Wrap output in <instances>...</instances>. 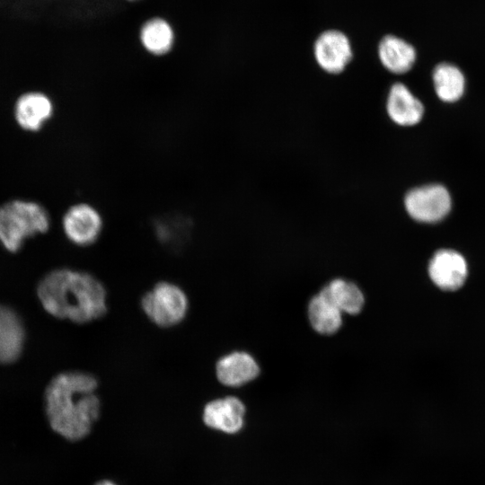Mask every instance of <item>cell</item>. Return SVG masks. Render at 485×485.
I'll use <instances>...</instances> for the list:
<instances>
[{
  "instance_id": "6da1fadb",
  "label": "cell",
  "mask_w": 485,
  "mask_h": 485,
  "mask_svg": "<svg viewBox=\"0 0 485 485\" xmlns=\"http://www.w3.org/2000/svg\"><path fill=\"white\" fill-rule=\"evenodd\" d=\"M36 295L47 313L59 320L84 324L107 312V292L88 272L69 268L54 269L38 282Z\"/></svg>"
},
{
  "instance_id": "7a4b0ae2",
  "label": "cell",
  "mask_w": 485,
  "mask_h": 485,
  "mask_svg": "<svg viewBox=\"0 0 485 485\" xmlns=\"http://www.w3.org/2000/svg\"><path fill=\"white\" fill-rule=\"evenodd\" d=\"M94 375L82 371H66L48 384L45 409L54 431L70 440L84 437L100 413V400L94 393Z\"/></svg>"
},
{
  "instance_id": "277c9868",
  "label": "cell",
  "mask_w": 485,
  "mask_h": 485,
  "mask_svg": "<svg viewBox=\"0 0 485 485\" xmlns=\"http://www.w3.org/2000/svg\"><path fill=\"white\" fill-rule=\"evenodd\" d=\"M141 308L155 325L170 328L179 324L186 317L189 299L178 285L161 281L142 296Z\"/></svg>"
},
{
  "instance_id": "30bf717a",
  "label": "cell",
  "mask_w": 485,
  "mask_h": 485,
  "mask_svg": "<svg viewBox=\"0 0 485 485\" xmlns=\"http://www.w3.org/2000/svg\"><path fill=\"white\" fill-rule=\"evenodd\" d=\"M314 57L326 72L340 73L352 58L349 40L339 31H324L314 43Z\"/></svg>"
},
{
  "instance_id": "2e32d148",
  "label": "cell",
  "mask_w": 485,
  "mask_h": 485,
  "mask_svg": "<svg viewBox=\"0 0 485 485\" xmlns=\"http://www.w3.org/2000/svg\"><path fill=\"white\" fill-rule=\"evenodd\" d=\"M341 313H358L364 304L361 290L352 282L337 278L321 291Z\"/></svg>"
},
{
  "instance_id": "ffe728a7",
  "label": "cell",
  "mask_w": 485,
  "mask_h": 485,
  "mask_svg": "<svg viewBox=\"0 0 485 485\" xmlns=\"http://www.w3.org/2000/svg\"><path fill=\"white\" fill-rule=\"evenodd\" d=\"M96 485H116V484L109 481H102L98 482Z\"/></svg>"
},
{
  "instance_id": "4fadbf2b",
  "label": "cell",
  "mask_w": 485,
  "mask_h": 485,
  "mask_svg": "<svg viewBox=\"0 0 485 485\" xmlns=\"http://www.w3.org/2000/svg\"><path fill=\"white\" fill-rule=\"evenodd\" d=\"M386 110L391 119L400 126L418 124L424 113L422 103L401 83L391 87Z\"/></svg>"
},
{
  "instance_id": "7c38bea8",
  "label": "cell",
  "mask_w": 485,
  "mask_h": 485,
  "mask_svg": "<svg viewBox=\"0 0 485 485\" xmlns=\"http://www.w3.org/2000/svg\"><path fill=\"white\" fill-rule=\"evenodd\" d=\"M216 373L224 385L237 387L255 379L260 368L254 358L245 352L235 351L222 357L216 363Z\"/></svg>"
},
{
  "instance_id": "5b68a950",
  "label": "cell",
  "mask_w": 485,
  "mask_h": 485,
  "mask_svg": "<svg viewBox=\"0 0 485 485\" xmlns=\"http://www.w3.org/2000/svg\"><path fill=\"white\" fill-rule=\"evenodd\" d=\"M404 204L413 219L423 223H436L449 213L451 198L444 186L431 184L410 190L405 196Z\"/></svg>"
},
{
  "instance_id": "ba28073f",
  "label": "cell",
  "mask_w": 485,
  "mask_h": 485,
  "mask_svg": "<svg viewBox=\"0 0 485 485\" xmlns=\"http://www.w3.org/2000/svg\"><path fill=\"white\" fill-rule=\"evenodd\" d=\"M245 414L243 402L237 397L227 396L209 401L204 408L203 420L213 429L234 435L242 429Z\"/></svg>"
},
{
  "instance_id": "ac0fdd59",
  "label": "cell",
  "mask_w": 485,
  "mask_h": 485,
  "mask_svg": "<svg viewBox=\"0 0 485 485\" xmlns=\"http://www.w3.org/2000/svg\"><path fill=\"white\" fill-rule=\"evenodd\" d=\"M433 82L436 93L443 101H456L463 94L464 76L454 65L442 63L436 66L433 72Z\"/></svg>"
},
{
  "instance_id": "e0dca14e",
  "label": "cell",
  "mask_w": 485,
  "mask_h": 485,
  "mask_svg": "<svg viewBox=\"0 0 485 485\" xmlns=\"http://www.w3.org/2000/svg\"><path fill=\"white\" fill-rule=\"evenodd\" d=\"M308 316L313 328L322 334H332L341 325V312L322 293L312 298Z\"/></svg>"
},
{
  "instance_id": "3957f363",
  "label": "cell",
  "mask_w": 485,
  "mask_h": 485,
  "mask_svg": "<svg viewBox=\"0 0 485 485\" xmlns=\"http://www.w3.org/2000/svg\"><path fill=\"white\" fill-rule=\"evenodd\" d=\"M50 225V216L40 203L9 200L0 206V244L8 252L17 253L26 240L47 233Z\"/></svg>"
},
{
  "instance_id": "d6986e66",
  "label": "cell",
  "mask_w": 485,
  "mask_h": 485,
  "mask_svg": "<svg viewBox=\"0 0 485 485\" xmlns=\"http://www.w3.org/2000/svg\"><path fill=\"white\" fill-rule=\"evenodd\" d=\"M159 240L169 248H181L186 241L187 231L181 224L160 222L156 225Z\"/></svg>"
},
{
  "instance_id": "9c48e42d",
  "label": "cell",
  "mask_w": 485,
  "mask_h": 485,
  "mask_svg": "<svg viewBox=\"0 0 485 485\" xmlns=\"http://www.w3.org/2000/svg\"><path fill=\"white\" fill-rule=\"evenodd\" d=\"M54 114V103L44 93L31 91L22 93L14 103L13 115L23 130L36 132L41 129Z\"/></svg>"
},
{
  "instance_id": "5bb4252c",
  "label": "cell",
  "mask_w": 485,
  "mask_h": 485,
  "mask_svg": "<svg viewBox=\"0 0 485 485\" xmlns=\"http://www.w3.org/2000/svg\"><path fill=\"white\" fill-rule=\"evenodd\" d=\"M378 55L384 66L394 74L409 71L416 59L414 48L405 40L388 35L378 47Z\"/></svg>"
},
{
  "instance_id": "52a82bcc",
  "label": "cell",
  "mask_w": 485,
  "mask_h": 485,
  "mask_svg": "<svg viewBox=\"0 0 485 485\" xmlns=\"http://www.w3.org/2000/svg\"><path fill=\"white\" fill-rule=\"evenodd\" d=\"M27 332L20 313L0 304V365H11L23 354Z\"/></svg>"
},
{
  "instance_id": "8fae6325",
  "label": "cell",
  "mask_w": 485,
  "mask_h": 485,
  "mask_svg": "<svg viewBox=\"0 0 485 485\" xmlns=\"http://www.w3.org/2000/svg\"><path fill=\"white\" fill-rule=\"evenodd\" d=\"M428 272L433 282L444 290H455L463 286L467 276L463 257L451 250L437 251L431 260Z\"/></svg>"
},
{
  "instance_id": "9a60e30c",
  "label": "cell",
  "mask_w": 485,
  "mask_h": 485,
  "mask_svg": "<svg viewBox=\"0 0 485 485\" xmlns=\"http://www.w3.org/2000/svg\"><path fill=\"white\" fill-rule=\"evenodd\" d=\"M140 41L148 53L163 56L172 49L174 33L166 21L154 18L147 21L141 28Z\"/></svg>"
},
{
  "instance_id": "8992f818",
  "label": "cell",
  "mask_w": 485,
  "mask_h": 485,
  "mask_svg": "<svg viewBox=\"0 0 485 485\" xmlns=\"http://www.w3.org/2000/svg\"><path fill=\"white\" fill-rule=\"evenodd\" d=\"M62 229L70 242L86 247L94 243L101 234L102 216L93 205L76 203L69 207L63 215Z\"/></svg>"
}]
</instances>
